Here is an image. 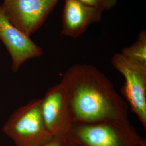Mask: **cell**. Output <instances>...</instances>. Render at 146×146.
Segmentation results:
<instances>
[{
	"label": "cell",
	"instance_id": "cell-1",
	"mask_svg": "<svg viewBox=\"0 0 146 146\" xmlns=\"http://www.w3.org/2000/svg\"><path fill=\"white\" fill-rule=\"evenodd\" d=\"M61 82L68 96L74 122L130 123L127 103L110 79L94 66H70Z\"/></svg>",
	"mask_w": 146,
	"mask_h": 146
},
{
	"label": "cell",
	"instance_id": "cell-2",
	"mask_svg": "<svg viewBox=\"0 0 146 146\" xmlns=\"http://www.w3.org/2000/svg\"><path fill=\"white\" fill-rule=\"evenodd\" d=\"M67 137L80 146H142L145 140L131 123L114 121L74 122Z\"/></svg>",
	"mask_w": 146,
	"mask_h": 146
},
{
	"label": "cell",
	"instance_id": "cell-3",
	"mask_svg": "<svg viewBox=\"0 0 146 146\" xmlns=\"http://www.w3.org/2000/svg\"><path fill=\"white\" fill-rule=\"evenodd\" d=\"M41 100H31L21 106L3 126L2 131L14 141L15 146H43L53 139L42 117Z\"/></svg>",
	"mask_w": 146,
	"mask_h": 146
},
{
	"label": "cell",
	"instance_id": "cell-4",
	"mask_svg": "<svg viewBox=\"0 0 146 146\" xmlns=\"http://www.w3.org/2000/svg\"><path fill=\"white\" fill-rule=\"evenodd\" d=\"M113 67L124 77L121 92L146 129V64L116 53L111 58Z\"/></svg>",
	"mask_w": 146,
	"mask_h": 146
},
{
	"label": "cell",
	"instance_id": "cell-5",
	"mask_svg": "<svg viewBox=\"0 0 146 146\" xmlns=\"http://www.w3.org/2000/svg\"><path fill=\"white\" fill-rule=\"evenodd\" d=\"M58 0H3L0 5L11 23L30 37L46 20Z\"/></svg>",
	"mask_w": 146,
	"mask_h": 146
},
{
	"label": "cell",
	"instance_id": "cell-6",
	"mask_svg": "<svg viewBox=\"0 0 146 146\" xmlns=\"http://www.w3.org/2000/svg\"><path fill=\"white\" fill-rule=\"evenodd\" d=\"M41 108L45 125L52 135L67 137L74 122L68 96L61 82L48 90L41 100Z\"/></svg>",
	"mask_w": 146,
	"mask_h": 146
},
{
	"label": "cell",
	"instance_id": "cell-7",
	"mask_svg": "<svg viewBox=\"0 0 146 146\" xmlns=\"http://www.w3.org/2000/svg\"><path fill=\"white\" fill-rule=\"evenodd\" d=\"M0 40L11 55V69L17 72L29 59L42 56L43 50L14 26L7 18L0 7Z\"/></svg>",
	"mask_w": 146,
	"mask_h": 146
},
{
	"label": "cell",
	"instance_id": "cell-8",
	"mask_svg": "<svg viewBox=\"0 0 146 146\" xmlns=\"http://www.w3.org/2000/svg\"><path fill=\"white\" fill-rule=\"evenodd\" d=\"M102 12L79 0H64L61 34L73 38L80 36L90 25L101 21Z\"/></svg>",
	"mask_w": 146,
	"mask_h": 146
},
{
	"label": "cell",
	"instance_id": "cell-9",
	"mask_svg": "<svg viewBox=\"0 0 146 146\" xmlns=\"http://www.w3.org/2000/svg\"><path fill=\"white\" fill-rule=\"evenodd\" d=\"M120 53L127 58L146 64V30H142L136 41L130 47L123 48Z\"/></svg>",
	"mask_w": 146,
	"mask_h": 146
},
{
	"label": "cell",
	"instance_id": "cell-10",
	"mask_svg": "<svg viewBox=\"0 0 146 146\" xmlns=\"http://www.w3.org/2000/svg\"><path fill=\"white\" fill-rule=\"evenodd\" d=\"M84 4L102 11L115 7L117 0H79Z\"/></svg>",
	"mask_w": 146,
	"mask_h": 146
},
{
	"label": "cell",
	"instance_id": "cell-11",
	"mask_svg": "<svg viewBox=\"0 0 146 146\" xmlns=\"http://www.w3.org/2000/svg\"><path fill=\"white\" fill-rule=\"evenodd\" d=\"M68 139L61 136H54L52 141L43 146H67Z\"/></svg>",
	"mask_w": 146,
	"mask_h": 146
},
{
	"label": "cell",
	"instance_id": "cell-12",
	"mask_svg": "<svg viewBox=\"0 0 146 146\" xmlns=\"http://www.w3.org/2000/svg\"><path fill=\"white\" fill-rule=\"evenodd\" d=\"M68 139V138H67ZM68 144H67V146H80L74 143L72 141H70V140H69L68 139Z\"/></svg>",
	"mask_w": 146,
	"mask_h": 146
},
{
	"label": "cell",
	"instance_id": "cell-13",
	"mask_svg": "<svg viewBox=\"0 0 146 146\" xmlns=\"http://www.w3.org/2000/svg\"><path fill=\"white\" fill-rule=\"evenodd\" d=\"M142 146H146V139L144 140L143 141V144H142Z\"/></svg>",
	"mask_w": 146,
	"mask_h": 146
}]
</instances>
